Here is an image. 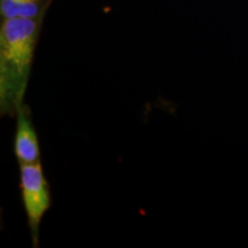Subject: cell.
<instances>
[{
	"label": "cell",
	"mask_w": 248,
	"mask_h": 248,
	"mask_svg": "<svg viewBox=\"0 0 248 248\" xmlns=\"http://www.w3.org/2000/svg\"><path fill=\"white\" fill-rule=\"evenodd\" d=\"M20 188L33 246H38L39 225L51 208L52 197L40 162L20 164Z\"/></svg>",
	"instance_id": "7a4b0ae2"
},
{
	"label": "cell",
	"mask_w": 248,
	"mask_h": 248,
	"mask_svg": "<svg viewBox=\"0 0 248 248\" xmlns=\"http://www.w3.org/2000/svg\"><path fill=\"white\" fill-rule=\"evenodd\" d=\"M42 18H8L0 27V113L15 116L24 105Z\"/></svg>",
	"instance_id": "6da1fadb"
},
{
	"label": "cell",
	"mask_w": 248,
	"mask_h": 248,
	"mask_svg": "<svg viewBox=\"0 0 248 248\" xmlns=\"http://www.w3.org/2000/svg\"><path fill=\"white\" fill-rule=\"evenodd\" d=\"M14 136V152L20 164L40 162V148L32 116L26 105L17 110Z\"/></svg>",
	"instance_id": "3957f363"
},
{
	"label": "cell",
	"mask_w": 248,
	"mask_h": 248,
	"mask_svg": "<svg viewBox=\"0 0 248 248\" xmlns=\"http://www.w3.org/2000/svg\"><path fill=\"white\" fill-rule=\"evenodd\" d=\"M45 0H0L2 20L8 18H42Z\"/></svg>",
	"instance_id": "277c9868"
}]
</instances>
